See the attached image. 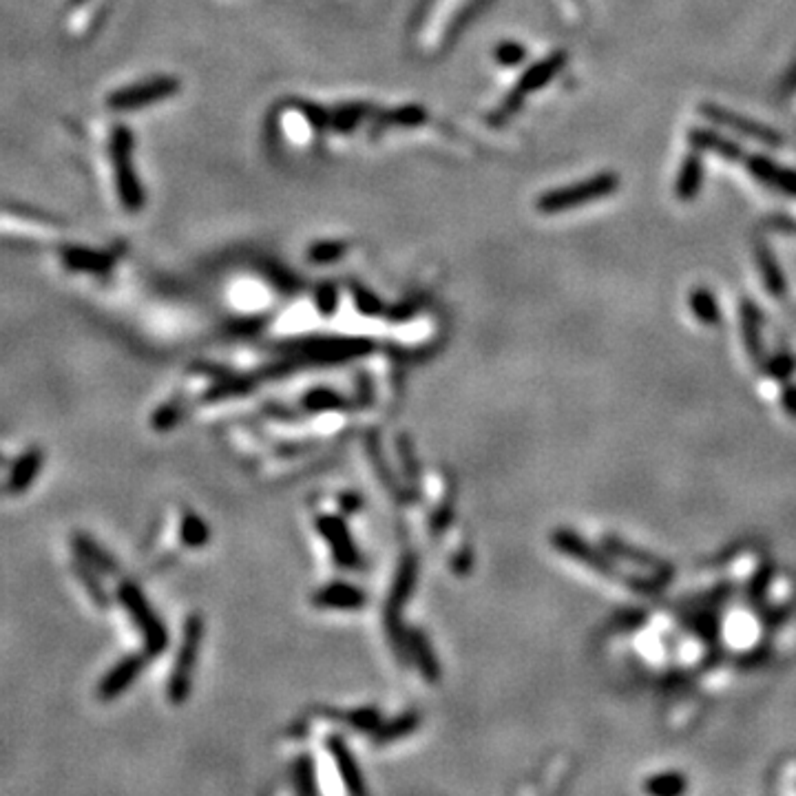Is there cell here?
<instances>
[{"label":"cell","instance_id":"6da1fadb","mask_svg":"<svg viewBox=\"0 0 796 796\" xmlns=\"http://www.w3.org/2000/svg\"><path fill=\"white\" fill-rule=\"evenodd\" d=\"M416 580H419V558L414 553H405L398 562L397 575H394L392 591H389L388 602H385V628H388V639L394 646L400 664L409 662V648H408V628L403 626V608L412 597L416 589Z\"/></svg>","mask_w":796,"mask_h":796},{"label":"cell","instance_id":"7a4b0ae2","mask_svg":"<svg viewBox=\"0 0 796 796\" xmlns=\"http://www.w3.org/2000/svg\"><path fill=\"white\" fill-rule=\"evenodd\" d=\"M118 600L119 605L129 611L133 624L138 626V631L142 633L144 639V653L149 657L155 655H162L166 646H169V631L162 624V619L158 617V613L153 611V606L149 605L147 595L140 589L135 582H122L118 586Z\"/></svg>","mask_w":796,"mask_h":796},{"label":"cell","instance_id":"3957f363","mask_svg":"<svg viewBox=\"0 0 796 796\" xmlns=\"http://www.w3.org/2000/svg\"><path fill=\"white\" fill-rule=\"evenodd\" d=\"M202 637H204V619L192 613L186 619L184 637H181L180 653L173 664V673L169 679V699L173 704H184L192 688V673H195L197 657H200Z\"/></svg>","mask_w":796,"mask_h":796},{"label":"cell","instance_id":"277c9868","mask_svg":"<svg viewBox=\"0 0 796 796\" xmlns=\"http://www.w3.org/2000/svg\"><path fill=\"white\" fill-rule=\"evenodd\" d=\"M617 186H619L617 175L602 173L591 177V180L586 181H580V184L564 186V189L546 192V195L540 197L538 208L543 212H546V215H555V212L569 211V208L605 200V197L613 195V192L617 191Z\"/></svg>","mask_w":796,"mask_h":796},{"label":"cell","instance_id":"5b68a950","mask_svg":"<svg viewBox=\"0 0 796 796\" xmlns=\"http://www.w3.org/2000/svg\"><path fill=\"white\" fill-rule=\"evenodd\" d=\"M111 160L113 171H116V184L122 204L129 211H138L144 204V192L140 186L138 177L133 169V138L131 131L124 127H118L111 135Z\"/></svg>","mask_w":796,"mask_h":796},{"label":"cell","instance_id":"8992f818","mask_svg":"<svg viewBox=\"0 0 796 796\" xmlns=\"http://www.w3.org/2000/svg\"><path fill=\"white\" fill-rule=\"evenodd\" d=\"M564 62H566V56L562 54V51H558V54H553L551 58H546L543 62H538L535 67H531L527 74L520 78L518 87L513 88L512 96L504 100L501 113H498V119L509 118L512 113H516L520 109V104H522V100H524V96L538 91V88H543L546 82L553 80V78L558 76V71L562 69V67H564Z\"/></svg>","mask_w":796,"mask_h":796},{"label":"cell","instance_id":"52a82bcc","mask_svg":"<svg viewBox=\"0 0 796 796\" xmlns=\"http://www.w3.org/2000/svg\"><path fill=\"white\" fill-rule=\"evenodd\" d=\"M316 529H319V533L324 535L327 546H330L332 558L339 562L343 569H358L361 566V553H358L357 543L352 540L346 520L339 516H321L316 518Z\"/></svg>","mask_w":796,"mask_h":796},{"label":"cell","instance_id":"ba28073f","mask_svg":"<svg viewBox=\"0 0 796 796\" xmlns=\"http://www.w3.org/2000/svg\"><path fill=\"white\" fill-rule=\"evenodd\" d=\"M701 116H706L708 119H712L715 124H719V127L730 129V131H735L739 135H746V138L757 140V142L768 144V147H781L783 138L777 131H772L770 127H763V124L754 122V119L741 118L739 113L728 111V109L717 107V104H701L699 109Z\"/></svg>","mask_w":796,"mask_h":796},{"label":"cell","instance_id":"9c48e42d","mask_svg":"<svg viewBox=\"0 0 796 796\" xmlns=\"http://www.w3.org/2000/svg\"><path fill=\"white\" fill-rule=\"evenodd\" d=\"M369 347L372 346L367 341L358 339H316L296 347V354L301 363H341L366 354Z\"/></svg>","mask_w":796,"mask_h":796},{"label":"cell","instance_id":"30bf717a","mask_svg":"<svg viewBox=\"0 0 796 796\" xmlns=\"http://www.w3.org/2000/svg\"><path fill=\"white\" fill-rule=\"evenodd\" d=\"M177 91V82L171 78H155V80L144 82V85H135L131 88H122L109 96V107L113 111H133V109H142L147 104H153L164 98L173 96Z\"/></svg>","mask_w":796,"mask_h":796},{"label":"cell","instance_id":"8fae6325","mask_svg":"<svg viewBox=\"0 0 796 796\" xmlns=\"http://www.w3.org/2000/svg\"><path fill=\"white\" fill-rule=\"evenodd\" d=\"M147 657H149L147 653L144 655L133 653L129 655V657L119 659V662L104 675L100 684H98V697H100L102 701H113L122 693H127L129 686L142 675L144 666H147Z\"/></svg>","mask_w":796,"mask_h":796},{"label":"cell","instance_id":"7c38bea8","mask_svg":"<svg viewBox=\"0 0 796 796\" xmlns=\"http://www.w3.org/2000/svg\"><path fill=\"white\" fill-rule=\"evenodd\" d=\"M366 593L347 582H330L321 591L315 593L312 602L319 608H339V611H357L366 606Z\"/></svg>","mask_w":796,"mask_h":796},{"label":"cell","instance_id":"4fadbf2b","mask_svg":"<svg viewBox=\"0 0 796 796\" xmlns=\"http://www.w3.org/2000/svg\"><path fill=\"white\" fill-rule=\"evenodd\" d=\"M326 746H327V752H330L332 759H335L336 768H339V774H341L343 783H346L347 792H352V794L366 792V783H363L361 770H358L357 759L352 757L350 748H347V743L343 741V737H339V735L327 737Z\"/></svg>","mask_w":796,"mask_h":796},{"label":"cell","instance_id":"5bb4252c","mask_svg":"<svg viewBox=\"0 0 796 796\" xmlns=\"http://www.w3.org/2000/svg\"><path fill=\"white\" fill-rule=\"evenodd\" d=\"M408 648H409V659L419 666L420 675L425 679L436 684L440 679V664L436 659L434 648H431L428 635L419 628H408Z\"/></svg>","mask_w":796,"mask_h":796},{"label":"cell","instance_id":"9a60e30c","mask_svg":"<svg viewBox=\"0 0 796 796\" xmlns=\"http://www.w3.org/2000/svg\"><path fill=\"white\" fill-rule=\"evenodd\" d=\"M43 450L40 447H31L25 451L23 456L12 465V473H9V491L12 493H23L34 485V481L38 478L40 470H43Z\"/></svg>","mask_w":796,"mask_h":796},{"label":"cell","instance_id":"2e32d148","mask_svg":"<svg viewBox=\"0 0 796 796\" xmlns=\"http://www.w3.org/2000/svg\"><path fill=\"white\" fill-rule=\"evenodd\" d=\"M748 166H750L752 173L761 181L796 197V171L783 169V166L774 164L772 160L761 158V155H754V158L748 160Z\"/></svg>","mask_w":796,"mask_h":796},{"label":"cell","instance_id":"e0dca14e","mask_svg":"<svg viewBox=\"0 0 796 796\" xmlns=\"http://www.w3.org/2000/svg\"><path fill=\"white\" fill-rule=\"evenodd\" d=\"M74 549L78 553V558L85 560L87 564H91L93 569H98L100 574L107 575H116L118 574V562L113 558L111 553H109L107 549H102L100 544L96 543V540L91 538V535L87 533H74Z\"/></svg>","mask_w":796,"mask_h":796},{"label":"cell","instance_id":"ac0fdd59","mask_svg":"<svg viewBox=\"0 0 796 796\" xmlns=\"http://www.w3.org/2000/svg\"><path fill=\"white\" fill-rule=\"evenodd\" d=\"M367 454H369V462H372V467L378 473V481H381L383 487L392 493V498H397L398 502H409L408 489H403L397 473H394L392 467L388 465L381 450V442H378V439L374 434L367 436Z\"/></svg>","mask_w":796,"mask_h":796},{"label":"cell","instance_id":"d6986e66","mask_svg":"<svg viewBox=\"0 0 796 796\" xmlns=\"http://www.w3.org/2000/svg\"><path fill=\"white\" fill-rule=\"evenodd\" d=\"M62 262L69 270L102 274L111 268L113 257L100 251H88V248H65L62 251Z\"/></svg>","mask_w":796,"mask_h":796},{"label":"cell","instance_id":"ffe728a7","mask_svg":"<svg viewBox=\"0 0 796 796\" xmlns=\"http://www.w3.org/2000/svg\"><path fill=\"white\" fill-rule=\"evenodd\" d=\"M688 140L695 149L712 150V153L726 158L728 162H739V160L743 158V149L739 147V144L721 138L719 133L708 131V129H693V131L688 133Z\"/></svg>","mask_w":796,"mask_h":796},{"label":"cell","instance_id":"44dd1931","mask_svg":"<svg viewBox=\"0 0 796 796\" xmlns=\"http://www.w3.org/2000/svg\"><path fill=\"white\" fill-rule=\"evenodd\" d=\"M397 450H398L400 467H403V473H405V478H403L405 489H408L409 502H414V501H419V496H420V465H419V458H416L412 439L405 434L398 436Z\"/></svg>","mask_w":796,"mask_h":796},{"label":"cell","instance_id":"7402d4cb","mask_svg":"<svg viewBox=\"0 0 796 796\" xmlns=\"http://www.w3.org/2000/svg\"><path fill=\"white\" fill-rule=\"evenodd\" d=\"M701 177H704V166H701L699 155L693 153L684 160L681 164L677 184H675V192L681 202H693L697 192L701 189Z\"/></svg>","mask_w":796,"mask_h":796},{"label":"cell","instance_id":"603a6c76","mask_svg":"<svg viewBox=\"0 0 796 796\" xmlns=\"http://www.w3.org/2000/svg\"><path fill=\"white\" fill-rule=\"evenodd\" d=\"M419 723H420L419 712H405V715L397 717V719H392L389 723H381V728L374 732V739H377L378 746H383V743H389V741H397V739L412 735L416 728H419Z\"/></svg>","mask_w":796,"mask_h":796},{"label":"cell","instance_id":"cb8c5ba5","mask_svg":"<svg viewBox=\"0 0 796 796\" xmlns=\"http://www.w3.org/2000/svg\"><path fill=\"white\" fill-rule=\"evenodd\" d=\"M96 571L98 569H93V566L87 564L85 560H80V558L76 560L74 574L78 575V580L82 582V586H85V591L88 593V597H91V600L96 602V606L109 608V605H111V600H109V593L100 584V577H98Z\"/></svg>","mask_w":796,"mask_h":796},{"label":"cell","instance_id":"d4e9b609","mask_svg":"<svg viewBox=\"0 0 796 796\" xmlns=\"http://www.w3.org/2000/svg\"><path fill=\"white\" fill-rule=\"evenodd\" d=\"M304 408L308 412H341V409H350V403L332 389L315 388L304 397Z\"/></svg>","mask_w":796,"mask_h":796},{"label":"cell","instance_id":"484cf974","mask_svg":"<svg viewBox=\"0 0 796 796\" xmlns=\"http://www.w3.org/2000/svg\"><path fill=\"white\" fill-rule=\"evenodd\" d=\"M180 535H181V543L186 546H192V549H200V546H204L208 540H211L208 524L200 516H195V513H186V516L181 518Z\"/></svg>","mask_w":796,"mask_h":796},{"label":"cell","instance_id":"4316f807","mask_svg":"<svg viewBox=\"0 0 796 796\" xmlns=\"http://www.w3.org/2000/svg\"><path fill=\"white\" fill-rule=\"evenodd\" d=\"M254 381L248 377H226V381L217 383L215 388H211L206 392V400H217V398H228V397H239V394L253 392Z\"/></svg>","mask_w":796,"mask_h":796},{"label":"cell","instance_id":"83f0119b","mask_svg":"<svg viewBox=\"0 0 796 796\" xmlns=\"http://www.w3.org/2000/svg\"><path fill=\"white\" fill-rule=\"evenodd\" d=\"M757 259H759V270H761L763 277H766L770 290H772V293H783L781 270H779V265L774 262L772 253L768 251L766 243H759L757 246Z\"/></svg>","mask_w":796,"mask_h":796},{"label":"cell","instance_id":"f1b7e54d","mask_svg":"<svg viewBox=\"0 0 796 796\" xmlns=\"http://www.w3.org/2000/svg\"><path fill=\"white\" fill-rule=\"evenodd\" d=\"M181 416H184V403L180 398H173L164 403L162 408H158V412L150 419V425H153L155 431H169L180 423Z\"/></svg>","mask_w":796,"mask_h":796},{"label":"cell","instance_id":"f546056e","mask_svg":"<svg viewBox=\"0 0 796 796\" xmlns=\"http://www.w3.org/2000/svg\"><path fill=\"white\" fill-rule=\"evenodd\" d=\"M315 761H312L310 754H304V757L296 759L295 763V781H296V790L304 794H312L316 792V781H315Z\"/></svg>","mask_w":796,"mask_h":796},{"label":"cell","instance_id":"4dcf8cb0","mask_svg":"<svg viewBox=\"0 0 796 796\" xmlns=\"http://www.w3.org/2000/svg\"><path fill=\"white\" fill-rule=\"evenodd\" d=\"M346 719L352 728H357V730H361V732H377L383 723L381 715H378V710H374V708H361V710H354L346 717Z\"/></svg>","mask_w":796,"mask_h":796},{"label":"cell","instance_id":"1f68e13d","mask_svg":"<svg viewBox=\"0 0 796 796\" xmlns=\"http://www.w3.org/2000/svg\"><path fill=\"white\" fill-rule=\"evenodd\" d=\"M363 113H366V109L361 107L339 109V111L335 113V118H332V127L339 129V131H350V129L357 127V122L363 118Z\"/></svg>","mask_w":796,"mask_h":796},{"label":"cell","instance_id":"d6a6232c","mask_svg":"<svg viewBox=\"0 0 796 796\" xmlns=\"http://www.w3.org/2000/svg\"><path fill=\"white\" fill-rule=\"evenodd\" d=\"M336 299H339V295H336L335 285L326 284L316 290V308L324 312V315H332L336 310V305H339Z\"/></svg>","mask_w":796,"mask_h":796},{"label":"cell","instance_id":"836d02e7","mask_svg":"<svg viewBox=\"0 0 796 796\" xmlns=\"http://www.w3.org/2000/svg\"><path fill=\"white\" fill-rule=\"evenodd\" d=\"M343 251V243H319V246H315L310 251V259L312 262H319V264H327V262H335V259H339Z\"/></svg>","mask_w":796,"mask_h":796},{"label":"cell","instance_id":"e575fe53","mask_svg":"<svg viewBox=\"0 0 796 796\" xmlns=\"http://www.w3.org/2000/svg\"><path fill=\"white\" fill-rule=\"evenodd\" d=\"M496 58L507 67L518 65V62H522V58H524V47H520L516 43H504V45L498 47Z\"/></svg>","mask_w":796,"mask_h":796},{"label":"cell","instance_id":"d590c367","mask_svg":"<svg viewBox=\"0 0 796 796\" xmlns=\"http://www.w3.org/2000/svg\"><path fill=\"white\" fill-rule=\"evenodd\" d=\"M357 305H358V310L366 312V315H377V312L381 310V304L377 301V296H372L361 288L357 290Z\"/></svg>","mask_w":796,"mask_h":796},{"label":"cell","instance_id":"8d00e7d4","mask_svg":"<svg viewBox=\"0 0 796 796\" xmlns=\"http://www.w3.org/2000/svg\"><path fill=\"white\" fill-rule=\"evenodd\" d=\"M423 118L425 113L416 107H408L403 111L394 113V119H397V124H400V127H412V124H419Z\"/></svg>","mask_w":796,"mask_h":796},{"label":"cell","instance_id":"74e56055","mask_svg":"<svg viewBox=\"0 0 796 796\" xmlns=\"http://www.w3.org/2000/svg\"><path fill=\"white\" fill-rule=\"evenodd\" d=\"M361 496L358 493H346V496H341V509L346 513H354L358 507H361Z\"/></svg>","mask_w":796,"mask_h":796},{"label":"cell","instance_id":"f35d334b","mask_svg":"<svg viewBox=\"0 0 796 796\" xmlns=\"http://www.w3.org/2000/svg\"><path fill=\"white\" fill-rule=\"evenodd\" d=\"M369 389H372V385L366 377H361V389H358V400H361L363 405L369 403V398H372V394H369Z\"/></svg>","mask_w":796,"mask_h":796},{"label":"cell","instance_id":"ab89813d","mask_svg":"<svg viewBox=\"0 0 796 796\" xmlns=\"http://www.w3.org/2000/svg\"><path fill=\"white\" fill-rule=\"evenodd\" d=\"M3 465H5V456H0V467H3Z\"/></svg>","mask_w":796,"mask_h":796},{"label":"cell","instance_id":"60d3db41","mask_svg":"<svg viewBox=\"0 0 796 796\" xmlns=\"http://www.w3.org/2000/svg\"><path fill=\"white\" fill-rule=\"evenodd\" d=\"M74 3H82V0H74Z\"/></svg>","mask_w":796,"mask_h":796}]
</instances>
